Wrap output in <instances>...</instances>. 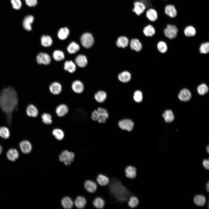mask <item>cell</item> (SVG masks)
Here are the masks:
<instances>
[{
	"label": "cell",
	"instance_id": "cell-15",
	"mask_svg": "<svg viewBox=\"0 0 209 209\" xmlns=\"http://www.w3.org/2000/svg\"><path fill=\"white\" fill-rule=\"evenodd\" d=\"M26 112L27 115L33 118L37 117L39 114V111L37 108L34 105L30 104L27 107Z\"/></svg>",
	"mask_w": 209,
	"mask_h": 209
},
{
	"label": "cell",
	"instance_id": "cell-3",
	"mask_svg": "<svg viewBox=\"0 0 209 209\" xmlns=\"http://www.w3.org/2000/svg\"><path fill=\"white\" fill-rule=\"evenodd\" d=\"M109 116L107 112L105 109L98 108L92 113L91 119L93 121H97L99 123H104Z\"/></svg>",
	"mask_w": 209,
	"mask_h": 209
},
{
	"label": "cell",
	"instance_id": "cell-38",
	"mask_svg": "<svg viewBox=\"0 0 209 209\" xmlns=\"http://www.w3.org/2000/svg\"><path fill=\"white\" fill-rule=\"evenodd\" d=\"M41 39V44L44 47H49L52 44V40L49 36L43 35Z\"/></svg>",
	"mask_w": 209,
	"mask_h": 209
},
{
	"label": "cell",
	"instance_id": "cell-43",
	"mask_svg": "<svg viewBox=\"0 0 209 209\" xmlns=\"http://www.w3.org/2000/svg\"><path fill=\"white\" fill-rule=\"evenodd\" d=\"M199 51L200 53L206 54L209 52V43L206 42L202 43L200 45Z\"/></svg>",
	"mask_w": 209,
	"mask_h": 209
},
{
	"label": "cell",
	"instance_id": "cell-40",
	"mask_svg": "<svg viewBox=\"0 0 209 209\" xmlns=\"http://www.w3.org/2000/svg\"><path fill=\"white\" fill-rule=\"evenodd\" d=\"M80 49L79 46L74 42H71L67 47L68 52L70 54H74Z\"/></svg>",
	"mask_w": 209,
	"mask_h": 209
},
{
	"label": "cell",
	"instance_id": "cell-35",
	"mask_svg": "<svg viewBox=\"0 0 209 209\" xmlns=\"http://www.w3.org/2000/svg\"><path fill=\"white\" fill-rule=\"evenodd\" d=\"M86 204V201L85 198L82 197L78 196L75 201V206L78 208L81 209L83 208Z\"/></svg>",
	"mask_w": 209,
	"mask_h": 209
},
{
	"label": "cell",
	"instance_id": "cell-7",
	"mask_svg": "<svg viewBox=\"0 0 209 209\" xmlns=\"http://www.w3.org/2000/svg\"><path fill=\"white\" fill-rule=\"evenodd\" d=\"M147 9V7L143 2L135 1L133 3V12L137 15L140 16Z\"/></svg>",
	"mask_w": 209,
	"mask_h": 209
},
{
	"label": "cell",
	"instance_id": "cell-12",
	"mask_svg": "<svg viewBox=\"0 0 209 209\" xmlns=\"http://www.w3.org/2000/svg\"><path fill=\"white\" fill-rule=\"evenodd\" d=\"M178 97L179 99L182 101H188L191 97V93L187 89L184 88L180 91Z\"/></svg>",
	"mask_w": 209,
	"mask_h": 209
},
{
	"label": "cell",
	"instance_id": "cell-28",
	"mask_svg": "<svg viewBox=\"0 0 209 209\" xmlns=\"http://www.w3.org/2000/svg\"><path fill=\"white\" fill-rule=\"evenodd\" d=\"M98 183L102 186H105L108 185L109 182L108 178L106 176L101 174H99L96 178Z\"/></svg>",
	"mask_w": 209,
	"mask_h": 209
},
{
	"label": "cell",
	"instance_id": "cell-48",
	"mask_svg": "<svg viewBox=\"0 0 209 209\" xmlns=\"http://www.w3.org/2000/svg\"><path fill=\"white\" fill-rule=\"evenodd\" d=\"M11 2L14 9L19 10L21 8L22 4L20 0H11Z\"/></svg>",
	"mask_w": 209,
	"mask_h": 209
},
{
	"label": "cell",
	"instance_id": "cell-16",
	"mask_svg": "<svg viewBox=\"0 0 209 209\" xmlns=\"http://www.w3.org/2000/svg\"><path fill=\"white\" fill-rule=\"evenodd\" d=\"M20 149L23 153L28 154L32 149V146L30 143L27 140H23L19 144Z\"/></svg>",
	"mask_w": 209,
	"mask_h": 209
},
{
	"label": "cell",
	"instance_id": "cell-47",
	"mask_svg": "<svg viewBox=\"0 0 209 209\" xmlns=\"http://www.w3.org/2000/svg\"><path fill=\"white\" fill-rule=\"evenodd\" d=\"M143 94L142 92L139 90L135 91L134 93L133 99L136 102H140L143 100Z\"/></svg>",
	"mask_w": 209,
	"mask_h": 209
},
{
	"label": "cell",
	"instance_id": "cell-6",
	"mask_svg": "<svg viewBox=\"0 0 209 209\" xmlns=\"http://www.w3.org/2000/svg\"><path fill=\"white\" fill-rule=\"evenodd\" d=\"M80 41L83 46L89 48L91 47L93 44L94 39L91 33H86L82 35Z\"/></svg>",
	"mask_w": 209,
	"mask_h": 209
},
{
	"label": "cell",
	"instance_id": "cell-52",
	"mask_svg": "<svg viewBox=\"0 0 209 209\" xmlns=\"http://www.w3.org/2000/svg\"><path fill=\"white\" fill-rule=\"evenodd\" d=\"M2 151V148L0 145V154H1Z\"/></svg>",
	"mask_w": 209,
	"mask_h": 209
},
{
	"label": "cell",
	"instance_id": "cell-36",
	"mask_svg": "<svg viewBox=\"0 0 209 209\" xmlns=\"http://www.w3.org/2000/svg\"><path fill=\"white\" fill-rule=\"evenodd\" d=\"M76 66L72 61H66L64 64V69L70 73H73L76 70Z\"/></svg>",
	"mask_w": 209,
	"mask_h": 209
},
{
	"label": "cell",
	"instance_id": "cell-1",
	"mask_svg": "<svg viewBox=\"0 0 209 209\" xmlns=\"http://www.w3.org/2000/svg\"><path fill=\"white\" fill-rule=\"evenodd\" d=\"M18 98L15 90L9 87L3 89L0 95V107L6 114L8 124L11 125L12 114L18 110Z\"/></svg>",
	"mask_w": 209,
	"mask_h": 209
},
{
	"label": "cell",
	"instance_id": "cell-33",
	"mask_svg": "<svg viewBox=\"0 0 209 209\" xmlns=\"http://www.w3.org/2000/svg\"><path fill=\"white\" fill-rule=\"evenodd\" d=\"M69 34V29L66 27L62 28L59 30L58 33V38L61 40L66 39Z\"/></svg>",
	"mask_w": 209,
	"mask_h": 209
},
{
	"label": "cell",
	"instance_id": "cell-8",
	"mask_svg": "<svg viewBox=\"0 0 209 209\" xmlns=\"http://www.w3.org/2000/svg\"><path fill=\"white\" fill-rule=\"evenodd\" d=\"M69 109L66 104L62 103L58 105L56 108L55 112L58 117L62 118L66 115L69 112Z\"/></svg>",
	"mask_w": 209,
	"mask_h": 209
},
{
	"label": "cell",
	"instance_id": "cell-39",
	"mask_svg": "<svg viewBox=\"0 0 209 209\" xmlns=\"http://www.w3.org/2000/svg\"><path fill=\"white\" fill-rule=\"evenodd\" d=\"M194 201L196 205L202 206L204 205L206 202V199L203 195H197L194 197Z\"/></svg>",
	"mask_w": 209,
	"mask_h": 209
},
{
	"label": "cell",
	"instance_id": "cell-37",
	"mask_svg": "<svg viewBox=\"0 0 209 209\" xmlns=\"http://www.w3.org/2000/svg\"><path fill=\"white\" fill-rule=\"evenodd\" d=\"M119 80L123 82H127L131 79V75L128 71H125L120 74L118 76Z\"/></svg>",
	"mask_w": 209,
	"mask_h": 209
},
{
	"label": "cell",
	"instance_id": "cell-17",
	"mask_svg": "<svg viewBox=\"0 0 209 209\" xmlns=\"http://www.w3.org/2000/svg\"><path fill=\"white\" fill-rule=\"evenodd\" d=\"M49 90L53 94L55 95H58L62 91V87L61 85L59 83L54 82L50 86Z\"/></svg>",
	"mask_w": 209,
	"mask_h": 209
},
{
	"label": "cell",
	"instance_id": "cell-32",
	"mask_svg": "<svg viewBox=\"0 0 209 209\" xmlns=\"http://www.w3.org/2000/svg\"><path fill=\"white\" fill-rule=\"evenodd\" d=\"M61 204L65 209H70L73 205V203L71 199L68 197H65L61 201Z\"/></svg>",
	"mask_w": 209,
	"mask_h": 209
},
{
	"label": "cell",
	"instance_id": "cell-9",
	"mask_svg": "<svg viewBox=\"0 0 209 209\" xmlns=\"http://www.w3.org/2000/svg\"><path fill=\"white\" fill-rule=\"evenodd\" d=\"M119 127L122 130H127L128 131H131L134 126V123L130 119H124L121 120L118 122Z\"/></svg>",
	"mask_w": 209,
	"mask_h": 209
},
{
	"label": "cell",
	"instance_id": "cell-24",
	"mask_svg": "<svg viewBox=\"0 0 209 209\" xmlns=\"http://www.w3.org/2000/svg\"><path fill=\"white\" fill-rule=\"evenodd\" d=\"M129 42L128 38L125 36H120L117 39L116 44L119 47L124 48L127 46Z\"/></svg>",
	"mask_w": 209,
	"mask_h": 209
},
{
	"label": "cell",
	"instance_id": "cell-34",
	"mask_svg": "<svg viewBox=\"0 0 209 209\" xmlns=\"http://www.w3.org/2000/svg\"><path fill=\"white\" fill-rule=\"evenodd\" d=\"M158 51L161 53H165L168 50V47L166 43L163 40L158 41L156 46Z\"/></svg>",
	"mask_w": 209,
	"mask_h": 209
},
{
	"label": "cell",
	"instance_id": "cell-19",
	"mask_svg": "<svg viewBox=\"0 0 209 209\" xmlns=\"http://www.w3.org/2000/svg\"><path fill=\"white\" fill-rule=\"evenodd\" d=\"M125 175L127 177L131 179H134L136 176V168L132 166H127L125 170Z\"/></svg>",
	"mask_w": 209,
	"mask_h": 209
},
{
	"label": "cell",
	"instance_id": "cell-5",
	"mask_svg": "<svg viewBox=\"0 0 209 209\" xmlns=\"http://www.w3.org/2000/svg\"><path fill=\"white\" fill-rule=\"evenodd\" d=\"M74 156L75 154L73 153L65 150L59 155V159L65 165H69L73 161Z\"/></svg>",
	"mask_w": 209,
	"mask_h": 209
},
{
	"label": "cell",
	"instance_id": "cell-13",
	"mask_svg": "<svg viewBox=\"0 0 209 209\" xmlns=\"http://www.w3.org/2000/svg\"><path fill=\"white\" fill-rule=\"evenodd\" d=\"M165 14L170 18H174L177 15V12L175 6L172 4H167L165 7Z\"/></svg>",
	"mask_w": 209,
	"mask_h": 209
},
{
	"label": "cell",
	"instance_id": "cell-30",
	"mask_svg": "<svg viewBox=\"0 0 209 209\" xmlns=\"http://www.w3.org/2000/svg\"><path fill=\"white\" fill-rule=\"evenodd\" d=\"M41 118L42 122L46 125H49L52 123V117L51 115L49 113H43L41 116Z\"/></svg>",
	"mask_w": 209,
	"mask_h": 209
},
{
	"label": "cell",
	"instance_id": "cell-29",
	"mask_svg": "<svg viewBox=\"0 0 209 209\" xmlns=\"http://www.w3.org/2000/svg\"><path fill=\"white\" fill-rule=\"evenodd\" d=\"M165 122L170 123L174 120V117L172 111L170 110H167L165 111L162 115Z\"/></svg>",
	"mask_w": 209,
	"mask_h": 209
},
{
	"label": "cell",
	"instance_id": "cell-18",
	"mask_svg": "<svg viewBox=\"0 0 209 209\" xmlns=\"http://www.w3.org/2000/svg\"><path fill=\"white\" fill-rule=\"evenodd\" d=\"M52 134L53 137L58 140H62L65 137V133L61 128H56L52 131Z\"/></svg>",
	"mask_w": 209,
	"mask_h": 209
},
{
	"label": "cell",
	"instance_id": "cell-2",
	"mask_svg": "<svg viewBox=\"0 0 209 209\" xmlns=\"http://www.w3.org/2000/svg\"><path fill=\"white\" fill-rule=\"evenodd\" d=\"M111 185V192L119 201H126L129 193L127 189L120 183Z\"/></svg>",
	"mask_w": 209,
	"mask_h": 209
},
{
	"label": "cell",
	"instance_id": "cell-42",
	"mask_svg": "<svg viewBox=\"0 0 209 209\" xmlns=\"http://www.w3.org/2000/svg\"><path fill=\"white\" fill-rule=\"evenodd\" d=\"M104 200L100 197L96 198L93 201V204L94 206L98 209H102L105 205Z\"/></svg>",
	"mask_w": 209,
	"mask_h": 209
},
{
	"label": "cell",
	"instance_id": "cell-53",
	"mask_svg": "<svg viewBox=\"0 0 209 209\" xmlns=\"http://www.w3.org/2000/svg\"><path fill=\"white\" fill-rule=\"evenodd\" d=\"M206 150L208 153L209 152V146H208L206 148Z\"/></svg>",
	"mask_w": 209,
	"mask_h": 209
},
{
	"label": "cell",
	"instance_id": "cell-27",
	"mask_svg": "<svg viewBox=\"0 0 209 209\" xmlns=\"http://www.w3.org/2000/svg\"><path fill=\"white\" fill-rule=\"evenodd\" d=\"M19 153L17 150L15 149H9L7 153L8 158L10 160L14 161L19 157Z\"/></svg>",
	"mask_w": 209,
	"mask_h": 209
},
{
	"label": "cell",
	"instance_id": "cell-31",
	"mask_svg": "<svg viewBox=\"0 0 209 209\" xmlns=\"http://www.w3.org/2000/svg\"><path fill=\"white\" fill-rule=\"evenodd\" d=\"M106 93L103 91H99L96 93L94 96L95 100L99 103L103 102L107 98Z\"/></svg>",
	"mask_w": 209,
	"mask_h": 209
},
{
	"label": "cell",
	"instance_id": "cell-49",
	"mask_svg": "<svg viewBox=\"0 0 209 209\" xmlns=\"http://www.w3.org/2000/svg\"><path fill=\"white\" fill-rule=\"evenodd\" d=\"M27 5L29 7L35 6L37 4V0H25Z\"/></svg>",
	"mask_w": 209,
	"mask_h": 209
},
{
	"label": "cell",
	"instance_id": "cell-14",
	"mask_svg": "<svg viewBox=\"0 0 209 209\" xmlns=\"http://www.w3.org/2000/svg\"><path fill=\"white\" fill-rule=\"evenodd\" d=\"M143 33L145 37H153L155 35L156 30L152 25L149 24L144 27L143 30Z\"/></svg>",
	"mask_w": 209,
	"mask_h": 209
},
{
	"label": "cell",
	"instance_id": "cell-51",
	"mask_svg": "<svg viewBox=\"0 0 209 209\" xmlns=\"http://www.w3.org/2000/svg\"><path fill=\"white\" fill-rule=\"evenodd\" d=\"M206 188L207 191L209 192V183L208 182L206 185Z\"/></svg>",
	"mask_w": 209,
	"mask_h": 209
},
{
	"label": "cell",
	"instance_id": "cell-10",
	"mask_svg": "<svg viewBox=\"0 0 209 209\" xmlns=\"http://www.w3.org/2000/svg\"><path fill=\"white\" fill-rule=\"evenodd\" d=\"M37 60L39 64L48 65L51 62V59L49 55L48 54L41 53H39L37 56Z\"/></svg>",
	"mask_w": 209,
	"mask_h": 209
},
{
	"label": "cell",
	"instance_id": "cell-41",
	"mask_svg": "<svg viewBox=\"0 0 209 209\" xmlns=\"http://www.w3.org/2000/svg\"><path fill=\"white\" fill-rule=\"evenodd\" d=\"M197 90L199 95H204L208 93L209 90V88L207 84L203 83L198 86Z\"/></svg>",
	"mask_w": 209,
	"mask_h": 209
},
{
	"label": "cell",
	"instance_id": "cell-25",
	"mask_svg": "<svg viewBox=\"0 0 209 209\" xmlns=\"http://www.w3.org/2000/svg\"><path fill=\"white\" fill-rule=\"evenodd\" d=\"M75 62L77 65L81 67L85 66L87 63L86 57L84 55H78L76 58Z\"/></svg>",
	"mask_w": 209,
	"mask_h": 209
},
{
	"label": "cell",
	"instance_id": "cell-11",
	"mask_svg": "<svg viewBox=\"0 0 209 209\" xmlns=\"http://www.w3.org/2000/svg\"><path fill=\"white\" fill-rule=\"evenodd\" d=\"M145 13L146 18L151 22L155 21L158 18V13L156 10L153 8L147 9Z\"/></svg>",
	"mask_w": 209,
	"mask_h": 209
},
{
	"label": "cell",
	"instance_id": "cell-21",
	"mask_svg": "<svg viewBox=\"0 0 209 209\" xmlns=\"http://www.w3.org/2000/svg\"><path fill=\"white\" fill-rule=\"evenodd\" d=\"M34 20V17L32 15H29L25 17L23 22V26L25 30L28 31L31 30V24Z\"/></svg>",
	"mask_w": 209,
	"mask_h": 209
},
{
	"label": "cell",
	"instance_id": "cell-23",
	"mask_svg": "<svg viewBox=\"0 0 209 209\" xmlns=\"http://www.w3.org/2000/svg\"><path fill=\"white\" fill-rule=\"evenodd\" d=\"M183 33L186 37H192L194 36L196 34V30L194 27L192 25H188L184 29Z\"/></svg>",
	"mask_w": 209,
	"mask_h": 209
},
{
	"label": "cell",
	"instance_id": "cell-26",
	"mask_svg": "<svg viewBox=\"0 0 209 209\" xmlns=\"http://www.w3.org/2000/svg\"><path fill=\"white\" fill-rule=\"evenodd\" d=\"M131 48L137 51H139L142 49V45L138 39L137 38L132 39L130 42Z\"/></svg>",
	"mask_w": 209,
	"mask_h": 209
},
{
	"label": "cell",
	"instance_id": "cell-44",
	"mask_svg": "<svg viewBox=\"0 0 209 209\" xmlns=\"http://www.w3.org/2000/svg\"><path fill=\"white\" fill-rule=\"evenodd\" d=\"M10 132L8 129L5 127H0V136L3 138L7 139L10 136Z\"/></svg>",
	"mask_w": 209,
	"mask_h": 209
},
{
	"label": "cell",
	"instance_id": "cell-45",
	"mask_svg": "<svg viewBox=\"0 0 209 209\" xmlns=\"http://www.w3.org/2000/svg\"><path fill=\"white\" fill-rule=\"evenodd\" d=\"M53 57L55 60L60 61L64 58V55L62 51L59 50H56L53 53Z\"/></svg>",
	"mask_w": 209,
	"mask_h": 209
},
{
	"label": "cell",
	"instance_id": "cell-22",
	"mask_svg": "<svg viewBox=\"0 0 209 209\" xmlns=\"http://www.w3.org/2000/svg\"><path fill=\"white\" fill-rule=\"evenodd\" d=\"M84 186L88 192L91 193L95 192L97 188V185L95 182L89 180L85 181Z\"/></svg>",
	"mask_w": 209,
	"mask_h": 209
},
{
	"label": "cell",
	"instance_id": "cell-50",
	"mask_svg": "<svg viewBox=\"0 0 209 209\" xmlns=\"http://www.w3.org/2000/svg\"><path fill=\"white\" fill-rule=\"evenodd\" d=\"M209 161L206 159L204 160L203 161V164L204 167L207 170L209 169Z\"/></svg>",
	"mask_w": 209,
	"mask_h": 209
},
{
	"label": "cell",
	"instance_id": "cell-4",
	"mask_svg": "<svg viewBox=\"0 0 209 209\" xmlns=\"http://www.w3.org/2000/svg\"><path fill=\"white\" fill-rule=\"evenodd\" d=\"M178 32L176 26L172 24H167L163 30L165 36L169 40H173L177 37Z\"/></svg>",
	"mask_w": 209,
	"mask_h": 209
},
{
	"label": "cell",
	"instance_id": "cell-46",
	"mask_svg": "<svg viewBox=\"0 0 209 209\" xmlns=\"http://www.w3.org/2000/svg\"><path fill=\"white\" fill-rule=\"evenodd\" d=\"M139 203L138 198L135 196H131L128 201L129 206L131 208H134L136 207Z\"/></svg>",
	"mask_w": 209,
	"mask_h": 209
},
{
	"label": "cell",
	"instance_id": "cell-20",
	"mask_svg": "<svg viewBox=\"0 0 209 209\" xmlns=\"http://www.w3.org/2000/svg\"><path fill=\"white\" fill-rule=\"evenodd\" d=\"M72 88L75 93L80 94L83 92L84 90V86L81 82L78 80H76L73 83L72 85Z\"/></svg>",
	"mask_w": 209,
	"mask_h": 209
}]
</instances>
